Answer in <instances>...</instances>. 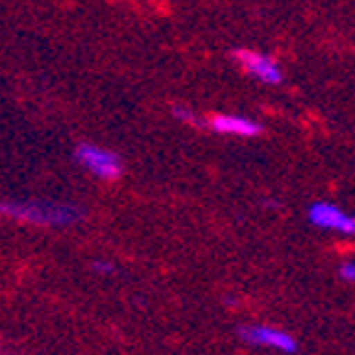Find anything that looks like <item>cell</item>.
<instances>
[{
  "label": "cell",
  "instance_id": "obj_1",
  "mask_svg": "<svg viewBox=\"0 0 355 355\" xmlns=\"http://www.w3.org/2000/svg\"><path fill=\"white\" fill-rule=\"evenodd\" d=\"M0 217H10L37 227H72L84 220V210L69 202H44V200H10L0 202Z\"/></svg>",
  "mask_w": 355,
  "mask_h": 355
},
{
  "label": "cell",
  "instance_id": "obj_2",
  "mask_svg": "<svg viewBox=\"0 0 355 355\" xmlns=\"http://www.w3.org/2000/svg\"><path fill=\"white\" fill-rule=\"evenodd\" d=\"M74 161L82 168H87V171L99 178V180H116V178L123 175L121 155L104 148V146L89 144V141H82V144L74 148Z\"/></svg>",
  "mask_w": 355,
  "mask_h": 355
},
{
  "label": "cell",
  "instance_id": "obj_3",
  "mask_svg": "<svg viewBox=\"0 0 355 355\" xmlns=\"http://www.w3.org/2000/svg\"><path fill=\"white\" fill-rule=\"evenodd\" d=\"M232 60L244 74H250L257 82L269 84V87H277V84L284 82L282 64H279L272 55L247 50V47H237V50H232Z\"/></svg>",
  "mask_w": 355,
  "mask_h": 355
},
{
  "label": "cell",
  "instance_id": "obj_4",
  "mask_svg": "<svg viewBox=\"0 0 355 355\" xmlns=\"http://www.w3.org/2000/svg\"><path fill=\"white\" fill-rule=\"evenodd\" d=\"M237 333L244 343L254 345V348L279 350V353H286V355H294L299 350V343H296L294 336L282 331V328L264 326V323H252V326H242Z\"/></svg>",
  "mask_w": 355,
  "mask_h": 355
},
{
  "label": "cell",
  "instance_id": "obj_5",
  "mask_svg": "<svg viewBox=\"0 0 355 355\" xmlns=\"http://www.w3.org/2000/svg\"><path fill=\"white\" fill-rule=\"evenodd\" d=\"M309 222L313 227L326 230V232L345 234V237H353L355 234V215H350L340 205L326 202V200H316L309 207Z\"/></svg>",
  "mask_w": 355,
  "mask_h": 355
},
{
  "label": "cell",
  "instance_id": "obj_6",
  "mask_svg": "<svg viewBox=\"0 0 355 355\" xmlns=\"http://www.w3.org/2000/svg\"><path fill=\"white\" fill-rule=\"evenodd\" d=\"M207 128H212L220 136H237V139H254L264 128L259 121L242 114H215L207 119Z\"/></svg>",
  "mask_w": 355,
  "mask_h": 355
},
{
  "label": "cell",
  "instance_id": "obj_7",
  "mask_svg": "<svg viewBox=\"0 0 355 355\" xmlns=\"http://www.w3.org/2000/svg\"><path fill=\"white\" fill-rule=\"evenodd\" d=\"M173 116H175L178 121H183V123H188V126H195V128L207 126V119H202L198 111H193L190 106H173Z\"/></svg>",
  "mask_w": 355,
  "mask_h": 355
},
{
  "label": "cell",
  "instance_id": "obj_8",
  "mask_svg": "<svg viewBox=\"0 0 355 355\" xmlns=\"http://www.w3.org/2000/svg\"><path fill=\"white\" fill-rule=\"evenodd\" d=\"M338 277L348 284H355V259H345L343 264L338 266Z\"/></svg>",
  "mask_w": 355,
  "mask_h": 355
},
{
  "label": "cell",
  "instance_id": "obj_9",
  "mask_svg": "<svg viewBox=\"0 0 355 355\" xmlns=\"http://www.w3.org/2000/svg\"><path fill=\"white\" fill-rule=\"evenodd\" d=\"M92 269H94L96 274H114V272H116V266L111 264V261H106V259H96L94 264H92Z\"/></svg>",
  "mask_w": 355,
  "mask_h": 355
}]
</instances>
